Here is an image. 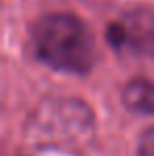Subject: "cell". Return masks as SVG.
<instances>
[{
  "mask_svg": "<svg viewBox=\"0 0 154 156\" xmlns=\"http://www.w3.org/2000/svg\"><path fill=\"white\" fill-rule=\"evenodd\" d=\"M123 101L131 112L154 116V80L135 78L123 89Z\"/></svg>",
  "mask_w": 154,
  "mask_h": 156,
  "instance_id": "4",
  "label": "cell"
},
{
  "mask_svg": "<svg viewBox=\"0 0 154 156\" xmlns=\"http://www.w3.org/2000/svg\"><path fill=\"white\" fill-rule=\"evenodd\" d=\"M108 42L118 53H133L154 59V13L131 11L108 26Z\"/></svg>",
  "mask_w": 154,
  "mask_h": 156,
  "instance_id": "3",
  "label": "cell"
},
{
  "mask_svg": "<svg viewBox=\"0 0 154 156\" xmlns=\"http://www.w3.org/2000/svg\"><path fill=\"white\" fill-rule=\"evenodd\" d=\"M93 129V112L80 99L53 97L40 105L32 120L30 135L36 141L72 144L87 137Z\"/></svg>",
  "mask_w": 154,
  "mask_h": 156,
  "instance_id": "2",
  "label": "cell"
},
{
  "mask_svg": "<svg viewBox=\"0 0 154 156\" xmlns=\"http://www.w3.org/2000/svg\"><path fill=\"white\" fill-rule=\"evenodd\" d=\"M34 57L57 72L87 74L95 66L97 49L91 30L76 15L53 13L32 27Z\"/></svg>",
  "mask_w": 154,
  "mask_h": 156,
  "instance_id": "1",
  "label": "cell"
},
{
  "mask_svg": "<svg viewBox=\"0 0 154 156\" xmlns=\"http://www.w3.org/2000/svg\"><path fill=\"white\" fill-rule=\"evenodd\" d=\"M137 156H154V127L141 135L137 146Z\"/></svg>",
  "mask_w": 154,
  "mask_h": 156,
  "instance_id": "5",
  "label": "cell"
}]
</instances>
